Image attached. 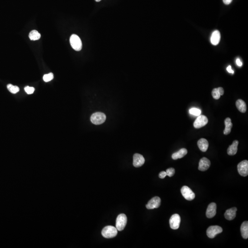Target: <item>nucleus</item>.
<instances>
[{
    "label": "nucleus",
    "instance_id": "nucleus-16",
    "mask_svg": "<svg viewBox=\"0 0 248 248\" xmlns=\"http://www.w3.org/2000/svg\"><path fill=\"white\" fill-rule=\"evenodd\" d=\"M238 143H239V142L238 141L235 140L232 143V144L229 147L228 150H227V152H228V155H229V156H234L235 154H236L237 151V146H238Z\"/></svg>",
    "mask_w": 248,
    "mask_h": 248
},
{
    "label": "nucleus",
    "instance_id": "nucleus-26",
    "mask_svg": "<svg viewBox=\"0 0 248 248\" xmlns=\"http://www.w3.org/2000/svg\"><path fill=\"white\" fill-rule=\"evenodd\" d=\"M189 113L190 114L195 116H199L201 113V111L198 108H192L189 110Z\"/></svg>",
    "mask_w": 248,
    "mask_h": 248
},
{
    "label": "nucleus",
    "instance_id": "nucleus-34",
    "mask_svg": "<svg viewBox=\"0 0 248 248\" xmlns=\"http://www.w3.org/2000/svg\"><path fill=\"white\" fill-rule=\"evenodd\" d=\"M97 2H99L101 1V0H95Z\"/></svg>",
    "mask_w": 248,
    "mask_h": 248
},
{
    "label": "nucleus",
    "instance_id": "nucleus-25",
    "mask_svg": "<svg viewBox=\"0 0 248 248\" xmlns=\"http://www.w3.org/2000/svg\"><path fill=\"white\" fill-rule=\"evenodd\" d=\"M212 96L215 99H219L221 97L220 93L217 88H215L212 91Z\"/></svg>",
    "mask_w": 248,
    "mask_h": 248
},
{
    "label": "nucleus",
    "instance_id": "nucleus-2",
    "mask_svg": "<svg viewBox=\"0 0 248 248\" xmlns=\"http://www.w3.org/2000/svg\"><path fill=\"white\" fill-rule=\"evenodd\" d=\"M106 119V116L102 112H96L93 113L91 117V121L93 124L98 125L103 124Z\"/></svg>",
    "mask_w": 248,
    "mask_h": 248
},
{
    "label": "nucleus",
    "instance_id": "nucleus-1",
    "mask_svg": "<svg viewBox=\"0 0 248 248\" xmlns=\"http://www.w3.org/2000/svg\"><path fill=\"white\" fill-rule=\"evenodd\" d=\"M117 234V229L113 226H106L102 230V235L106 238H111L115 237Z\"/></svg>",
    "mask_w": 248,
    "mask_h": 248
},
{
    "label": "nucleus",
    "instance_id": "nucleus-32",
    "mask_svg": "<svg viewBox=\"0 0 248 248\" xmlns=\"http://www.w3.org/2000/svg\"><path fill=\"white\" fill-rule=\"evenodd\" d=\"M217 89H218V91H219L221 96H222V95H223L224 93V89H223V88L220 87L217 88Z\"/></svg>",
    "mask_w": 248,
    "mask_h": 248
},
{
    "label": "nucleus",
    "instance_id": "nucleus-20",
    "mask_svg": "<svg viewBox=\"0 0 248 248\" xmlns=\"http://www.w3.org/2000/svg\"><path fill=\"white\" fill-rule=\"evenodd\" d=\"M241 233L242 236L244 239H247L248 237V222L245 221L243 222L241 226Z\"/></svg>",
    "mask_w": 248,
    "mask_h": 248
},
{
    "label": "nucleus",
    "instance_id": "nucleus-9",
    "mask_svg": "<svg viewBox=\"0 0 248 248\" xmlns=\"http://www.w3.org/2000/svg\"><path fill=\"white\" fill-rule=\"evenodd\" d=\"M208 122V119L206 116L204 115H200L198 116L194 122L193 126L196 129H199L205 126Z\"/></svg>",
    "mask_w": 248,
    "mask_h": 248
},
{
    "label": "nucleus",
    "instance_id": "nucleus-27",
    "mask_svg": "<svg viewBox=\"0 0 248 248\" xmlns=\"http://www.w3.org/2000/svg\"><path fill=\"white\" fill-rule=\"evenodd\" d=\"M166 173L167 176H169V177H173L175 173V169L173 168H169L166 170Z\"/></svg>",
    "mask_w": 248,
    "mask_h": 248
},
{
    "label": "nucleus",
    "instance_id": "nucleus-28",
    "mask_svg": "<svg viewBox=\"0 0 248 248\" xmlns=\"http://www.w3.org/2000/svg\"><path fill=\"white\" fill-rule=\"evenodd\" d=\"M25 90L28 94H32L33 93L35 89L33 87L27 86L25 87Z\"/></svg>",
    "mask_w": 248,
    "mask_h": 248
},
{
    "label": "nucleus",
    "instance_id": "nucleus-29",
    "mask_svg": "<svg viewBox=\"0 0 248 248\" xmlns=\"http://www.w3.org/2000/svg\"><path fill=\"white\" fill-rule=\"evenodd\" d=\"M166 176H167V174H166L165 171H161L159 174V177L161 178V179H164V178Z\"/></svg>",
    "mask_w": 248,
    "mask_h": 248
},
{
    "label": "nucleus",
    "instance_id": "nucleus-30",
    "mask_svg": "<svg viewBox=\"0 0 248 248\" xmlns=\"http://www.w3.org/2000/svg\"><path fill=\"white\" fill-rule=\"evenodd\" d=\"M236 62L237 65L238 66L241 67L242 66V62L241 61V60H240L239 58H237V59L236 60Z\"/></svg>",
    "mask_w": 248,
    "mask_h": 248
},
{
    "label": "nucleus",
    "instance_id": "nucleus-15",
    "mask_svg": "<svg viewBox=\"0 0 248 248\" xmlns=\"http://www.w3.org/2000/svg\"><path fill=\"white\" fill-rule=\"evenodd\" d=\"M221 40V34L218 30H215L212 33L210 37L211 44L214 46L218 45Z\"/></svg>",
    "mask_w": 248,
    "mask_h": 248
},
{
    "label": "nucleus",
    "instance_id": "nucleus-14",
    "mask_svg": "<svg viewBox=\"0 0 248 248\" xmlns=\"http://www.w3.org/2000/svg\"><path fill=\"white\" fill-rule=\"evenodd\" d=\"M237 209L236 207H233L231 209H228L225 213V217L229 221L234 220L236 216V211Z\"/></svg>",
    "mask_w": 248,
    "mask_h": 248
},
{
    "label": "nucleus",
    "instance_id": "nucleus-31",
    "mask_svg": "<svg viewBox=\"0 0 248 248\" xmlns=\"http://www.w3.org/2000/svg\"><path fill=\"white\" fill-rule=\"evenodd\" d=\"M227 71L229 73L232 74H234V71L231 69V66L230 65L228 66L227 67Z\"/></svg>",
    "mask_w": 248,
    "mask_h": 248
},
{
    "label": "nucleus",
    "instance_id": "nucleus-23",
    "mask_svg": "<svg viewBox=\"0 0 248 248\" xmlns=\"http://www.w3.org/2000/svg\"><path fill=\"white\" fill-rule=\"evenodd\" d=\"M7 88L10 92L13 94H16L20 91V88L18 86H13L12 84H8L7 86Z\"/></svg>",
    "mask_w": 248,
    "mask_h": 248
},
{
    "label": "nucleus",
    "instance_id": "nucleus-10",
    "mask_svg": "<svg viewBox=\"0 0 248 248\" xmlns=\"http://www.w3.org/2000/svg\"><path fill=\"white\" fill-rule=\"evenodd\" d=\"M161 204V199L159 197H154L149 201L146 207L149 210L158 208Z\"/></svg>",
    "mask_w": 248,
    "mask_h": 248
},
{
    "label": "nucleus",
    "instance_id": "nucleus-17",
    "mask_svg": "<svg viewBox=\"0 0 248 248\" xmlns=\"http://www.w3.org/2000/svg\"><path fill=\"white\" fill-rule=\"evenodd\" d=\"M198 145L200 150L206 152L209 147V143L206 139L201 138L198 142Z\"/></svg>",
    "mask_w": 248,
    "mask_h": 248
},
{
    "label": "nucleus",
    "instance_id": "nucleus-7",
    "mask_svg": "<svg viewBox=\"0 0 248 248\" xmlns=\"http://www.w3.org/2000/svg\"><path fill=\"white\" fill-rule=\"evenodd\" d=\"M238 173L242 177H246L248 175V161L243 160L237 165Z\"/></svg>",
    "mask_w": 248,
    "mask_h": 248
},
{
    "label": "nucleus",
    "instance_id": "nucleus-3",
    "mask_svg": "<svg viewBox=\"0 0 248 248\" xmlns=\"http://www.w3.org/2000/svg\"><path fill=\"white\" fill-rule=\"evenodd\" d=\"M70 43L72 47L76 51H80L82 49V44L80 37L76 35L73 34L70 38Z\"/></svg>",
    "mask_w": 248,
    "mask_h": 248
},
{
    "label": "nucleus",
    "instance_id": "nucleus-12",
    "mask_svg": "<svg viewBox=\"0 0 248 248\" xmlns=\"http://www.w3.org/2000/svg\"><path fill=\"white\" fill-rule=\"evenodd\" d=\"M210 165V161L205 157L200 159L199 162L198 169L200 171H204L208 170Z\"/></svg>",
    "mask_w": 248,
    "mask_h": 248
},
{
    "label": "nucleus",
    "instance_id": "nucleus-11",
    "mask_svg": "<svg viewBox=\"0 0 248 248\" xmlns=\"http://www.w3.org/2000/svg\"><path fill=\"white\" fill-rule=\"evenodd\" d=\"M145 159L141 154L135 153L133 156V164L134 167H139L144 164Z\"/></svg>",
    "mask_w": 248,
    "mask_h": 248
},
{
    "label": "nucleus",
    "instance_id": "nucleus-21",
    "mask_svg": "<svg viewBox=\"0 0 248 248\" xmlns=\"http://www.w3.org/2000/svg\"><path fill=\"white\" fill-rule=\"evenodd\" d=\"M236 105L237 110L240 112L243 113L246 112V110H247V107H246V104H245L244 101L242 99L237 100L236 101Z\"/></svg>",
    "mask_w": 248,
    "mask_h": 248
},
{
    "label": "nucleus",
    "instance_id": "nucleus-8",
    "mask_svg": "<svg viewBox=\"0 0 248 248\" xmlns=\"http://www.w3.org/2000/svg\"><path fill=\"white\" fill-rule=\"evenodd\" d=\"M180 223H181V217L178 214H174L170 218V227L172 229L176 230L179 228Z\"/></svg>",
    "mask_w": 248,
    "mask_h": 248
},
{
    "label": "nucleus",
    "instance_id": "nucleus-33",
    "mask_svg": "<svg viewBox=\"0 0 248 248\" xmlns=\"http://www.w3.org/2000/svg\"><path fill=\"white\" fill-rule=\"evenodd\" d=\"M232 1V0H223L224 3L226 5H229V4H230Z\"/></svg>",
    "mask_w": 248,
    "mask_h": 248
},
{
    "label": "nucleus",
    "instance_id": "nucleus-6",
    "mask_svg": "<svg viewBox=\"0 0 248 248\" xmlns=\"http://www.w3.org/2000/svg\"><path fill=\"white\" fill-rule=\"evenodd\" d=\"M181 193L183 197L187 200L191 201L195 197V193L192 191L189 187L183 186L181 190Z\"/></svg>",
    "mask_w": 248,
    "mask_h": 248
},
{
    "label": "nucleus",
    "instance_id": "nucleus-4",
    "mask_svg": "<svg viewBox=\"0 0 248 248\" xmlns=\"http://www.w3.org/2000/svg\"><path fill=\"white\" fill-rule=\"evenodd\" d=\"M127 218L126 215L121 214L117 217L116 221V228L117 230L121 231L123 230L127 223Z\"/></svg>",
    "mask_w": 248,
    "mask_h": 248
},
{
    "label": "nucleus",
    "instance_id": "nucleus-18",
    "mask_svg": "<svg viewBox=\"0 0 248 248\" xmlns=\"http://www.w3.org/2000/svg\"><path fill=\"white\" fill-rule=\"evenodd\" d=\"M187 153H188V150H187V149L183 148V149L179 150L177 152L173 153L172 155V159L176 160V159H178L182 158L185 156Z\"/></svg>",
    "mask_w": 248,
    "mask_h": 248
},
{
    "label": "nucleus",
    "instance_id": "nucleus-24",
    "mask_svg": "<svg viewBox=\"0 0 248 248\" xmlns=\"http://www.w3.org/2000/svg\"><path fill=\"white\" fill-rule=\"evenodd\" d=\"M53 78V74L52 73H50L48 74H45L43 76V79L45 82H47L52 80Z\"/></svg>",
    "mask_w": 248,
    "mask_h": 248
},
{
    "label": "nucleus",
    "instance_id": "nucleus-5",
    "mask_svg": "<svg viewBox=\"0 0 248 248\" xmlns=\"http://www.w3.org/2000/svg\"><path fill=\"white\" fill-rule=\"evenodd\" d=\"M222 229L220 226H212L208 228L206 233L209 238H213L217 234L222 233Z\"/></svg>",
    "mask_w": 248,
    "mask_h": 248
},
{
    "label": "nucleus",
    "instance_id": "nucleus-22",
    "mask_svg": "<svg viewBox=\"0 0 248 248\" xmlns=\"http://www.w3.org/2000/svg\"><path fill=\"white\" fill-rule=\"evenodd\" d=\"M41 34L37 32V30H33L30 32L29 34V39L32 41H36L40 39L41 38Z\"/></svg>",
    "mask_w": 248,
    "mask_h": 248
},
{
    "label": "nucleus",
    "instance_id": "nucleus-19",
    "mask_svg": "<svg viewBox=\"0 0 248 248\" xmlns=\"http://www.w3.org/2000/svg\"><path fill=\"white\" fill-rule=\"evenodd\" d=\"M225 128L224 130L223 133L224 135H228L231 132V128L232 127V124L231 122V119L230 118H227L225 119L224 121Z\"/></svg>",
    "mask_w": 248,
    "mask_h": 248
},
{
    "label": "nucleus",
    "instance_id": "nucleus-13",
    "mask_svg": "<svg viewBox=\"0 0 248 248\" xmlns=\"http://www.w3.org/2000/svg\"><path fill=\"white\" fill-rule=\"evenodd\" d=\"M216 213V204L215 203H211L208 205L206 212V216L208 218H212L215 216Z\"/></svg>",
    "mask_w": 248,
    "mask_h": 248
}]
</instances>
